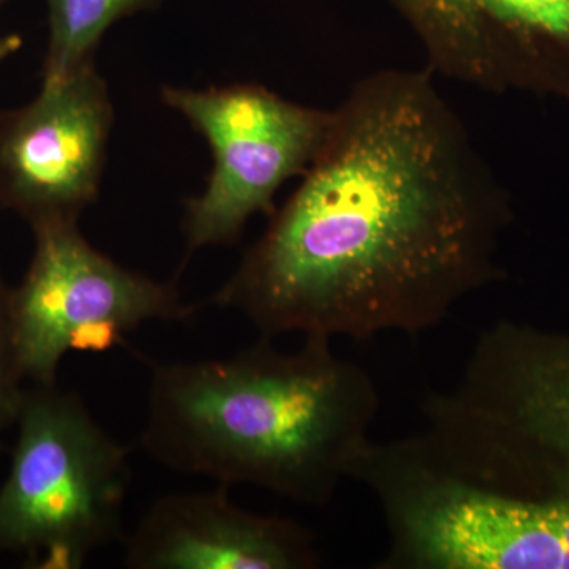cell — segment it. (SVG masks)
Here are the masks:
<instances>
[{
	"instance_id": "6da1fadb",
	"label": "cell",
	"mask_w": 569,
	"mask_h": 569,
	"mask_svg": "<svg viewBox=\"0 0 569 569\" xmlns=\"http://www.w3.org/2000/svg\"><path fill=\"white\" fill-rule=\"evenodd\" d=\"M511 200L429 71H376L212 305L258 335H419L503 277Z\"/></svg>"
},
{
	"instance_id": "7a4b0ae2",
	"label": "cell",
	"mask_w": 569,
	"mask_h": 569,
	"mask_svg": "<svg viewBox=\"0 0 569 569\" xmlns=\"http://www.w3.org/2000/svg\"><path fill=\"white\" fill-rule=\"evenodd\" d=\"M413 437L370 443L378 569H569V335L501 321Z\"/></svg>"
},
{
	"instance_id": "3957f363",
	"label": "cell",
	"mask_w": 569,
	"mask_h": 569,
	"mask_svg": "<svg viewBox=\"0 0 569 569\" xmlns=\"http://www.w3.org/2000/svg\"><path fill=\"white\" fill-rule=\"evenodd\" d=\"M272 340L230 358L152 365L140 445L179 473L326 507L372 443L380 395L328 337L307 336L291 353Z\"/></svg>"
},
{
	"instance_id": "277c9868",
	"label": "cell",
	"mask_w": 569,
	"mask_h": 569,
	"mask_svg": "<svg viewBox=\"0 0 569 569\" xmlns=\"http://www.w3.org/2000/svg\"><path fill=\"white\" fill-rule=\"evenodd\" d=\"M9 477L0 488V553L32 569H80L122 541L130 449L84 402L54 385L26 389Z\"/></svg>"
},
{
	"instance_id": "5b68a950",
	"label": "cell",
	"mask_w": 569,
	"mask_h": 569,
	"mask_svg": "<svg viewBox=\"0 0 569 569\" xmlns=\"http://www.w3.org/2000/svg\"><path fill=\"white\" fill-rule=\"evenodd\" d=\"M32 230V263L10 291L11 350L21 381L54 385L70 351L108 350L141 325L187 321L197 312L174 283L129 271L93 249L77 222Z\"/></svg>"
},
{
	"instance_id": "8992f818",
	"label": "cell",
	"mask_w": 569,
	"mask_h": 569,
	"mask_svg": "<svg viewBox=\"0 0 569 569\" xmlns=\"http://www.w3.org/2000/svg\"><path fill=\"white\" fill-rule=\"evenodd\" d=\"M162 97L212 149L208 187L186 206L189 250L233 244L253 216L271 217L276 193L307 173L332 119V110L290 102L257 84L203 91L167 86Z\"/></svg>"
},
{
	"instance_id": "52a82bcc",
	"label": "cell",
	"mask_w": 569,
	"mask_h": 569,
	"mask_svg": "<svg viewBox=\"0 0 569 569\" xmlns=\"http://www.w3.org/2000/svg\"><path fill=\"white\" fill-rule=\"evenodd\" d=\"M430 73L569 103V0H389Z\"/></svg>"
},
{
	"instance_id": "ba28073f",
	"label": "cell",
	"mask_w": 569,
	"mask_h": 569,
	"mask_svg": "<svg viewBox=\"0 0 569 569\" xmlns=\"http://www.w3.org/2000/svg\"><path fill=\"white\" fill-rule=\"evenodd\" d=\"M111 126L110 96L92 62L43 81L32 103L0 114V203L31 227L77 222L99 193Z\"/></svg>"
},
{
	"instance_id": "9c48e42d",
	"label": "cell",
	"mask_w": 569,
	"mask_h": 569,
	"mask_svg": "<svg viewBox=\"0 0 569 569\" xmlns=\"http://www.w3.org/2000/svg\"><path fill=\"white\" fill-rule=\"evenodd\" d=\"M130 569H316L321 553L298 520L238 507L230 486L153 501L122 538Z\"/></svg>"
},
{
	"instance_id": "30bf717a",
	"label": "cell",
	"mask_w": 569,
	"mask_h": 569,
	"mask_svg": "<svg viewBox=\"0 0 569 569\" xmlns=\"http://www.w3.org/2000/svg\"><path fill=\"white\" fill-rule=\"evenodd\" d=\"M50 43L43 81H56L92 62L93 50L111 24L163 0H47Z\"/></svg>"
},
{
	"instance_id": "8fae6325",
	"label": "cell",
	"mask_w": 569,
	"mask_h": 569,
	"mask_svg": "<svg viewBox=\"0 0 569 569\" xmlns=\"http://www.w3.org/2000/svg\"><path fill=\"white\" fill-rule=\"evenodd\" d=\"M14 369L10 331V291L0 279V429L14 425L26 389Z\"/></svg>"
},
{
	"instance_id": "7c38bea8",
	"label": "cell",
	"mask_w": 569,
	"mask_h": 569,
	"mask_svg": "<svg viewBox=\"0 0 569 569\" xmlns=\"http://www.w3.org/2000/svg\"><path fill=\"white\" fill-rule=\"evenodd\" d=\"M22 44L21 37L2 36L0 37V62L6 61L9 56L20 50Z\"/></svg>"
},
{
	"instance_id": "4fadbf2b",
	"label": "cell",
	"mask_w": 569,
	"mask_h": 569,
	"mask_svg": "<svg viewBox=\"0 0 569 569\" xmlns=\"http://www.w3.org/2000/svg\"><path fill=\"white\" fill-rule=\"evenodd\" d=\"M2 2H3V0H0V3H2Z\"/></svg>"
}]
</instances>
